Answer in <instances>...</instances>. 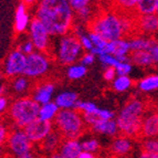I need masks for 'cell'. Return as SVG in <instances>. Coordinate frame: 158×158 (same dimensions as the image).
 Wrapping results in <instances>:
<instances>
[{
	"instance_id": "obj_35",
	"label": "cell",
	"mask_w": 158,
	"mask_h": 158,
	"mask_svg": "<svg viewBox=\"0 0 158 158\" xmlns=\"http://www.w3.org/2000/svg\"><path fill=\"white\" fill-rule=\"evenodd\" d=\"M82 145V150L83 152H89V153H94L98 152L100 148V144L96 139H89L85 142L81 143Z\"/></svg>"
},
{
	"instance_id": "obj_9",
	"label": "cell",
	"mask_w": 158,
	"mask_h": 158,
	"mask_svg": "<svg viewBox=\"0 0 158 158\" xmlns=\"http://www.w3.org/2000/svg\"><path fill=\"white\" fill-rule=\"evenodd\" d=\"M50 33L42 24V22L34 17L29 27V39L34 44L35 50L47 53L50 48Z\"/></svg>"
},
{
	"instance_id": "obj_34",
	"label": "cell",
	"mask_w": 158,
	"mask_h": 158,
	"mask_svg": "<svg viewBox=\"0 0 158 158\" xmlns=\"http://www.w3.org/2000/svg\"><path fill=\"white\" fill-rule=\"evenodd\" d=\"M142 150L158 154V138H148L142 144Z\"/></svg>"
},
{
	"instance_id": "obj_27",
	"label": "cell",
	"mask_w": 158,
	"mask_h": 158,
	"mask_svg": "<svg viewBox=\"0 0 158 158\" xmlns=\"http://www.w3.org/2000/svg\"><path fill=\"white\" fill-rule=\"evenodd\" d=\"M157 3L158 0H138L136 7V13L138 16L156 13Z\"/></svg>"
},
{
	"instance_id": "obj_5",
	"label": "cell",
	"mask_w": 158,
	"mask_h": 158,
	"mask_svg": "<svg viewBox=\"0 0 158 158\" xmlns=\"http://www.w3.org/2000/svg\"><path fill=\"white\" fill-rule=\"evenodd\" d=\"M53 125L64 139H77L86 127L83 115L77 110H60Z\"/></svg>"
},
{
	"instance_id": "obj_42",
	"label": "cell",
	"mask_w": 158,
	"mask_h": 158,
	"mask_svg": "<svg viewBox=\"0 0 158 158\" xmlns=\"http://www.w3.org/2000/svg\"><path fill=\"white\" fill-rule=\"evenodd\" d=\"M96 115L100 117L101 119H113L114 118V112L108 111V110H105V108H100V111Z\"/></svg>"
},
{
	"instance_id": "obj_10",
	"label": "cell",
	"mask_w": 158,
	"mask_h": 158,
	"mask_svg": "<svg viewBox=\"0 0 158 158\" xmlns=\"http://www.w3.org/2000/svg\"><path fill=\"white\" fill-rule=\"evenodd\" d=\"M27 65V56L23 52L16 49L9 53L5 60L3 65V73L7 77H13L23 75Z\"/></svg>"
},
{
	"instance_id": "obj_20",
	"label": "cell",
	"mask_w": 158,
	"mask_h": 158,
	"mask_svg": "<svg viewBox=\"0 0 158 158\" xmlns=\"http://www.w3.org/2000/svg\"><path fill=\"white\" fill-rule=\"evenodd\" d=\"M94 133L108 135V136H116L118 133V126L114 119H98L93 126H91Z\"/></svg>"
},
{
	"instance_id": "obj_7",
	"label": "cell",
	"mask_w": 158,
	"mask_h": 158,
	"mask_svg": "<svg viewBox=\"0 0 158 158\" xmlns=\"http://www.w3.org/2000/svg\"><path fill=\"white\" fill-rule=\"evenodd\" d=\"M50 58L47 53L33 52L27 56V65L23 75L29 79H39L50 71Z\"/></svg>"
},
{
	"instance_id": "obj_23",
	"label": "cell",
	"mask_w": 158,
	"mask_h": 158,
	"mask_svg": "<svg viewBox=\"0 0 158 158\" xmlns=\"http://www.w3.org/2000/svg\"><path fill=\"white\" fill-rule=\"evenodd\" d=\"M131 63L142 68H149L154 65V61L149 51H136L129 54Z\"/></svg>"
},
{
	"instance_id": "obj_44",
	"label": "cell",
	"mask_w": 158,
	"mask_h": 158,
	"mask_svg": "<svg viewBox=\"0 0 158 158\" xmlns=\"http://www.w3.org/2000/svg\"><path fill=\"white\" fill-rule=\"evenodd\" d=\"M9 106H10V103H9L8 98L6 95H1V98H0V112L5 113L6 110L8 111Z\"/></svg>"
},
{
	"instance_id": "obj_16",
	"label": "cell",
	"mask_w": 158,
	"mask_h": 158,
	"mask_svg": "<svg viewBox=\"0 0 158 158\" xmlns=\"http://www.w3.org/2000/svg\"><path fill=\"white\" fill-rule=\"evenodd\" d=\"M29 13L27 11V5L24 2L19 3L15 12V31L17 33H22L30 27Z\"/></svg>"
},
{
	"instance_id": "obj_26",
	"label": "cell",
	"mask_w": 158,
	"mask_h": 158,
	"mask_svg": "<svg viewBox=\"0 0 158 158\" xmlns=\"http://www.w3.org/2000/svg\"><path fill=\"white\" fill-rule=\"evenodd\" d=\"M10 87L13 93L19 95L26 94L30 89V80L26 75H19L11 79Z\"/></svg>"
},
{
	"instance_id": "obj_36",
	"label": "cell",
	"mask_w": 158,
	"mask_h": 158,
	"mask_svg": "<svg viewBox=\"0 0 158 158\" xmlns=\"http://www.w3.org/2000/svg\"><path fill=\"white\" fill-rule=\"evenodd\" d=\"M91 1L92 0H69L74 12H77L82 9L87 8V7H91Z\"/></svg>"
},
{
	"instance_id": "obj_31",
	"label": "cell",
	"mask_w": 158,
	"mask_h": 158,
	"mask_svg": "<svg viewBox=\"0 0 158 158\" xmlns=\"http://www.w3.org/2000/svg\"><path fill=\"white\" fill-rule=\"evenodd\" d=\"M75 110L80 111L82 114H91V115H96L100 111V107L95 103L92 102H82L79 101L75 105Z\"/></svg>"
},
{
	"instance_id": "obj_40",
	"label": "cell",
	"mask_w": 158,
	"mask_h": 158,
	"mask_svg": "<svg viewBox=\"0 0 158 158\" xmlns=\"http://www.w3.org/2000/svg\"><path fill=\"white\" fill-rule=\"evenodd\" d=\"M77 17H79L80 20L87 21V20L91 18V16H92V8H91V7H87V8L82 9V10L77 11Z\"/></svg>"
},
{
	"instance_id": "obj_28",
	"label": "cell",
	"mask_w": 158,
	"mask_h": 158,
	"mask_svg": "<svg viewBox=\"0 0 158 158\" xmlns=\"http://www.w3.org/2000/svg\"><path fill=\"white\" fill-rule=\"evenodd\" d=\"M137 87L142 92H152L158 89V75H148L137 83Z\"/></svg>"
},
{
	"instance_id": "obj_14",
	"label": "cell",
	"mask_w": 158,
	"mask_h": 158,
	"mask_svg": "<svg viewBox=\"0 0 158 158\" xmlns=\"http://www.w3.org/2000/svg\"><path fill=\"white\" fill-rule=\"evenodd\" d=\"M131 149H132L131 138L123 135L116 137L108 147V152L111 156H116V157H124L131 152Z\"/></svg>"
},
{
	"instance_id": "obj_50",
	"label": "cell",
	"mask_w": 158,
	"mask_h": 158,
	"mask_svg": "<svg viewBox=\"0 0 158 158\" xmlns=\"http://www.w3.org/2000/svg\"><path fill=\"white\" fill-rule=\"evenodd\" d=\"M34 1H35V0H22V2H24L26 5H31Z\"/></svg>"
},
{
	"instance_id": "obj_6",
	"label": "cell",
	"mask_w": 158,
	"mask_h": 158,
	"mask_svg": "<svg viewBox=\"0 0 158 158\" xmlns=\"http://www.w3.org/2000/svg\"><path fill=\"white\" fill-rule=\"evenodd\" d=\"M80 39L74 33H68L59 37L56 49V59L62 65H72L81 60L83 52Z\"/></svg>"
},
{
	"instance_id": "obj_13",
	"label": "cell",
	"mask_w": 158,
	"mask_h": 158,
	"mask_svg": "<svg viewBox=\"0 0 158 158\" xmlns=\"http://www.w3.org/2000/svg\"><path fill=\"white\" fill-rule=\"evenodd\" d=\"M56 91V85L51 82H43L35 86V89L32 92V98L35 102H38L40 105L47 104L49 102H52V96Z\"/></svg>"
},
{
	"instance_id": "obj_1",
	"label": "cell",
	"mask_w": 158,
	"mask_h": 158,
	"mask_svg": "<svg viewBox=\"0 0 158 158\" xmlns=\"http://www.w3.org/2000/svg\"><path fill=\"white\" fill-rule=\"evenodd\" d=\"M35 18L42 22L51 37L65 35L74 27V10L69 0H40Z\"/></svg>"
},
{
	"instance_id": "obj_48",
	"label": "cell",
	"mask_w": 158,
	"mask_h": 158,
	"mask_svg": "<svg viewBox=\"0 0 158 158\" xmlns=\"http://www.w3.org/2000/svg\"><path fill=\"white\" fill-rule=\"evenodd\" d=\"M18 158H37V157H35V155H34V154H32L31 152H30V153L24 154V155L20 156V157H18Z\"/></svg>"
},
{
	"instance_id": "obj_3",
	"label": "cell",
	"mask_w": 158,
	"mask_h": 158,
	"mask_svg": "<svg viewBox=\"0 0 158 158\" xmlns=\"http://www.w3.org/2000/svg\"><path fill=\"white\" fill-rule=\"evenodd\" d=\"M89 31L100 34L107 42L125 38L122 15L117 11H106L98 15L89 23Z\"/></svg>"
},
{
	"instance_id": "obj_30",
	"label": "cell",
	"mask_w": 158,
	"mask_h": 158,
	"mask_svg": "<svg viewBox=\"0 0 158 158\" xmlns=\"http://www.w3.org/2000/svg\"><path fill=\"white\" fill-rule=\"evenodd\" d=\"M86 66L83 64H72L66 69V77L72 81L80 80L86 74Z\"/></svg>"
},
{
	"instance_id": "obj_45",
	"label": "cell",
	"mask_w": 158,
	"mask_h": 158,
	"mask_svg": "<svg viewBox=\"0 0 158 158\" xmlns=\"http://www.w3.org/2000/svg\"><path fill=\"white\" fill-rule=\"evenodd\" d=\"M149 52H150V54H152V58H153L154 65H158V41H157V43L150 49Z\"/></svg>"
},
{
	"instance_id": "obj_2",
	"label": "cell",
	"mask_w": 158,
	"mask_h": 158,
	"mask_svg": "<svg viewBox=\"0 0 158 158\" xmlns=\"http://www.w3.org/2000/svg\"><path fill=\"white\" fill-rule=\"evenodd\" d=\"M145 111V103L136 98L129 100L122 107L116 118V123L123 136L128 138H137L140 136Z\"/></svg>"
},
{
	"instance_id": "obj_18",
	"label": "cell",
	"mask_w": 158,
	"mask_h": 158,
	"mask_svg": "<svg viewBox=\"0 0 158 158\" xmlns=\"http://www.w3.org/2000/svg\"><path fill=\"white\" fill-rule=\"evenodd\" d=\"M64 140L65 139L63 138V136L56 129H53L52 132L45 137V139H43L40 143V146H41L43 152L53 154L56 153V149H60L61 145L63 144Z\"/></svg>"
},
{
	"instance_id": "obj_29",
	"label": "cell",
	"mask_w": 158,
	"mask_h": 158,
	"mask_svg": "<svg viewBox=\"0 0 158 158\" xmlns=\"http://www.w3.org/2000/svg\"><path fill=\"white\" fill-rule=\"evenodd\" d=\"M132 85L133 81L128 75H117V77L112 82V87L116 92H125L129 90Z\"/></svg>"
},
{
	"instance_id": "obj_11",
	"label": "cell",
	"mask_w": 158,
	"mask_h": 158,
	"mask_svg": "<svg viewBox=\"0 0 158 158\" xmlns=\"http://www.w3.org/2000/svg\"><path fill=\"white\" fill-rule=\"evenodd\" d=\"M53 129H54L53 122H47L37 118L35 121L30 123L28 126L24 127L23 131L32 143L40 144L43 139H45V137L50 134Z\"/></svg>"
},
{
	"instance_id": "obj_37",
	"label": "cell",
	"mask_w": 158,
	"mask_h": 158,
	"mask_svg": "<svg viewBox=\"0 0 158 158\" xmlns=\"http://www.w3.org/2000/svg\"><path fill=\"white\" fill-rule=\"evenodd\" d=\"M117 75H128L133 70V66L131 62H118V64L115 66Z\"/></svg>"
},
{
	"instance_id": "obj_21",
	"label": "cell",
	"mask_w": 158,
	"mask_h": 158,
	"mask_svg": "<svg viewBox=\"0 0 158 158\" xmlns=\"http://www.w3.org/2000/svg\"><path fill=\"white\" fill-rule=\"evenodd\" d=\"M54 102L60 110H75V105L79 102V96L77 93L66 91L59 93L56 96Z\"/></svg>"
},
{
	"instance_id": "obj_25",
	"label": "cell",
	"mask_w": 158,
	"mask_h": 158,
	"mask_svg": "<svg viewBox=\"0 0 158 158\" xmlns=\"http://www.w3.org/2000/svg\"><path fill=\"white\" fill-rule=\"evenodd\" d=\"M59 112H60V108L56 104V102H49L47 104L41 105L40 113H39V118L42 119V121L53 122Z\"/></svg>"
},
{
	"instance_id": "obj_52",
	"label": "cell",
	"mask_w": 158,
	"mask_h": 158,
	"mask_svg": "<svg viewBox=\"0 0 158 158\" xmlns=\"http://www.w3.org/2000/svg\"><path fill=\"white\" fill-rule=\"evenodd\" d=\"M156 15L158 16V3H157V8H156Z\"/></svg>"
},
{
	"instance_id": "obj_38",
	"label": "cell",
	"mask_w": 158,
	"mask_h": 158,
	"mask_svg": "<svg viewBox=\"0 0 158 158\" xmlns=\"http://www.w3.org/2000/svg\"><path fill=\"white\" fill-rule=\"evenodd\" d=\"M18 49L21 51V52H23L26 56H29V54H31V53L35 52V47H34V44L32 43V41L30 39L28 40V41L22 42L21 44L19 45Z\"/></svg>"
},
{
	"instance_id": "obj_19",
	"label": "cell",
	"mask_w": 158,
	"mask_h": 158,
	"mask_svg": "<svg viewBox=\"0 0 158 158\" xmlns=\"http://www.w3.org/2000/svg\"><path fill=\"white\" fill-rule=\"evenodd\" d=\"M156 43H157V40L153 37L133 35L129 39V44H131L132 52H136V51H149Z\"/></svg>"
},
{
	"instance_id": "obj_32",
	"label": "cell",
	"mask_w": 158,
	"mask_h": 158,
	"mask_svg": "<svg viewBox=\"0 0 158 158\" xmlns=\"http://www.w3.org/2000/svg\"><path fill=\"white\" fill-rule=\"evenodd\" d=\"M98 60L100 62L105 65L106 68H115L117 64H118L119 61L116 59V56H112V54H108V53H103L101 56H98Z\"/></svg>"
},
{
	"instance_id": "obj_12",
	"label": "cell",
	"mask_w": 158,
	"mask_h": 158,
	"mask_svg": "<svg viewBox=\"0 0 158 158\" xmlns=\"http://www.w3.org/2000/svg\"><path fill=\"white\" fill-rule=\"evenodd\" d=\"M136 32L146 37H153L158 33V16L153 15H144L136 17Z\"/></svg>"
},
{
	"instance_id": "obj_4",
	"label": "cell",
	"mask_w": 158,
	"mask_h": 158,
	"mask_svg": "<svg viewBox=\"0 0 158 158\" xmlns=\"http://www.w3.org/2000/svg\"><path fill=\"white\" fill-rule=\"evenodd\" d=\"M40 107L41 105L32 96H21L11 102L7 115L15 126L23 129L30 123L39 118Z\"/></svg>"
},
{
	"instance_id": "obj_24",
	"label": "cell",
	"mask_w": 158,
	"mask_h": 158,
	"mask_svg": "<svg viewBox=\"0 0 158 158\" xmlns=\"http://www.w3.org/2000/svg\"><path fill=\"white\" fill-rule=\"evenodd\" d=\"M137 2H138V0H113V8L118 13L137 15Z\"/></svg>"
},
{
	"instance_id": "obj_39",
	"label": "cell",
	"mask_w": 158,
	"mask_h": 158,
	"mask_svg": "<svg viewBox=\"0 0 158 158\" xmlns=\"http://www.w3.org/2000/svg\"><path fill=\"white\" fill-rule=\"evenodd\" d=\"M103 77L107 82H113L117 77V72L115 68H106V70L103 73Z\"/></svg>"
},
{
	"instance_id": "obj_51",
	"label": "cell",
	"mask_w": 158,
	"mask_h": 158,
	"mask_svg": "<svg viewBox=\"0 0 158 158\" xmlns=\"http://www.w3.org/2000/svg\"><path fill=\"white\" fill-rule=\"evenodd\" d=\"M108 158H124V157H116V156H110Z\"/></svg>"
},
{
	"instance_id": "obj_8",
	"label": "cell",
	"mask_w": 158,
	"mask_h": 158,
	"mask_svg": "<svg viewBox=\"0 0 158 158\" xmlns=\"http://www.w3.org/2000/svg\"><path fill=\"white\" fill-rule=\"evenodd\" d=\"M8 152L15 157H20L27 153H30L33 143L27 136L23 129H13L11 131L7 142Z\"/></svg>"
},
{
	"instance_id": "obj_49",
	"label": "cell",
	"mask_w": 158,
	"mask_h": 158,
	"mask_svg": "<svg viewBox=\"0 0 158 158\" xmlns=\"http://www.w3.org/2000/svg\"><path fill=\"white\" fill-rule=\"evenodd\" d=\"M50 158H62V156H61L60 153H58V152H56V153L51 154Z\"/></svg>"
},
{
	"instance_id": "obj_46",
	"label": "cell",
	"mask_w": 158,
	"mask_h": 158,
	"mask_svg": "<svg viewBox=\"0 0 158 158\" xmlns=\"http://www.w3.org/2000/svg\"><path fill=\"white\" fill-rule=\"evenodd\" d=\"M140 158H158V154L148 153V152L142 150V153H140Z\"/></svg>"
},
{
	"instance_id": "obj_17",
	"label": "cell",
	"mask_w": 158,
	"mask_h": 158,
	"mask_svg": "<svg viewBox=\"0 0 158 158\" xmlns=\"http://www.w3.org/2000/svg\"><path fill=\"white\" fill-rule=\"evenodd\" d=\"M158 136V112L152 113L143 119L140 137L153 138Z\"/></svg>"
},
{
	"instance_id": "obj_43",
	"label": "cell",
	"mask_w": 158,
	"mask_h": 158,
	"mask_svg": "<svg viewBox=\"0 0 158 158\" xmlns=\"http://www.w3.org/2000/svg\"><path fill=\"white\" fill-rule=\"evenodd\" d=\"M9 134H10V132L8 131V128L3 124H1V127H0V140H1V144H2V145H5V143L7 142Z\"/></svg>"
},
{
	"instance_id": "obj_47",
	"label": "cell",
	"mask_w": 158,
	"mask_h": 158,
	"mask_svg": "<svg viewBox=\"0 0 158 158\" xmlns=\"http://www.w3.org/2000/svg\"><path fill=\"white\" fill-rule=\"evenodd\" d=\"M77 158H98V157L95 155H93L92 153H89V152H82Z\"/></svg>"
},
{
	"instance_id": "obj_22",
	"label": "cell",
	"mask_w": 158,
	"mask_h": 158,
	"mask_svg": "<svg viewBox=\"0 0 158 158\" xmlns=\"http://www.w3.org/2000/svg\"><path fill=\"white\" fill-rule=\"evenodd\" d=\"M82 152V145L77 139H65L61 145L59 153L62 158H77Z\"/></svg>"
},
{
	"instance_id": "obj_41",
	"label": "cell",
	"mask_w": 158,
	"mask_h": 158,
	"mask_svg": "<svg viewBox=\"0 0 158 158\" xmlns=\"http://www.w3.org/2000/svg\"><path fill=\"white\" fill-rule=\"evenodd\" d=\"M80 61H81V64H83V65H85V66L91 65V64L94 63L95 56L91 52L84 53V54L82 56V58H81V60H80Z\"/></svg>"
},
{
	"instance_id": "obj_15",
	"label": "cell",
	"mask_w": 158,
	"mask_h": 158,
	"mask_svg": "<svg viewBox=\"0 0 158 158\" xmlns=\"http://www.w3.org/2000/svg\"><path fill=\"white\" fill-rule=\"evenodd\" d=\"M129 52H132V50H131L129 39H127V38H122V39L115 40V41H110L105 47V53L112 54L116 58L128 56Z\"/></svg>"
},
{
	"instance_id": "obj_33",
	"label": "cell",
	"mask_w": 158,
	"mask_h": 158,
	"mask_svg": "<svg viewBox=\"0 0 158 158\" xmlns=\"http://www.w3.org/2000/svg\"><path fill=\"white\" fill-rule=\"evenodd\" d=\"M87 33H89V37H90L91 41H92V43L94 44L95 48H98V49H102V50L105 51V47L107 45V41L106 40H104L100 34L95 33L93 31H89Z\"/></svg>"
}]
</instances>
